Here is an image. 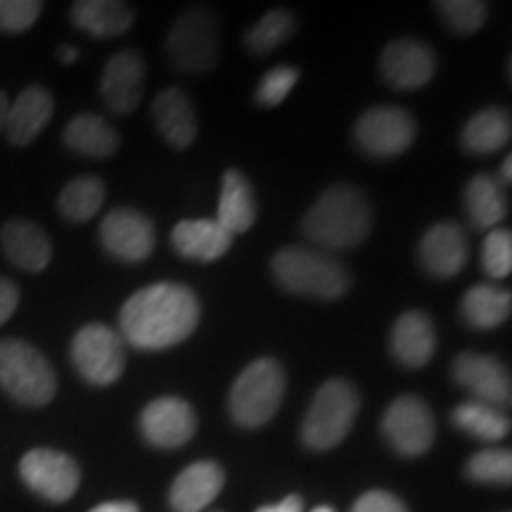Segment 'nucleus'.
Wrapping results in <instances>:
<instances>
[{
	"instance_id": "obj_8",
	"label": "nucleus",
	"mask_w": 512,
	"mask_h": 512,
	"mask_svg": "<svg viewBox=\"0 0 512 512\" xmlns=\"http://www.w3.org/2000/svg\"><path fill=\"white\" fill-rule=\"evenodd\" d=\"M72 363L88 384L110 387L124 375L126 342L102 323L83 325L72 339Z\"/></svg>"
},
{
	"instance_id": "obj_13",
	"label": "nucleus",
	"mask_w": 512,
	"mask_h": 512,
	"mask_svg": "<svg viewBox=\"0 0 512 512\" xmlns=\"http://www.w3.org/2000/svg\"><path fill=\"white\" fill-rule=\"evenodd\" d=\"M380 74L394 91H418L437 74V55L427 43L415 41V38H399L384 46Z\"/></svg>"
},
{
	"instance_id": "obj_43",
	"label": "nucleus",
	"mask_w": 512,
	"mask_h": 512,
	"mask_svg": "<svg viewBox=\"0 0 512 512\" xmlns=\"http://www.w3.org/2000/svg\"><path fill=\"white\" fill-rule=\"evenodd\" d=\"M8 107H10L8 95L0 91V136L5 133V117H8Z\"/></svg>"
},
{
	"instance_id": "obj_11",
	"label": "nucleus",
	"mask_w": 512,
	"mask_h": 512,
	"mask_svg": "<svg viewBox=\"0 0 512 512\" xmlns=\"http://www.w3.org/2000/svg\"><path fill=\"white\" fill-rule=\"evenodd\" d=\"M19 477L46 501L64 503L79 491L81 467L72 456L55 448H31L19 460Z\"/></svg>"
},
{
	"instance_id": "obj_29",
	"label": "nucleus",
	"mask_w": 512,
	"mask_h": 512,
	"mask_svg": "<svg viewBox=\"0 0 512 512\" xmlns=\"http://www.w3.org/2000/svg\"><path fill=\"white\" fill-rule=\"evenodd\" d=\"M512 294L508 287L475 285L460 302V316L472 330H496L510 318Z\"/></svg>"
},
{
	"instance_id": "obj_33",
	"label": "nucleus",
	"mask_w": 512,
	"mask_h": 512,
	"mask_svg": "<svg viewBox=\"0 0 512 512\" xmlns=\"http://www.w3.org/2000/svg\"><path fill=\"white\" fill-rule=\"evenodd\" d=\"M434 8L439 10L446 27L460 36L477 34L489 17V8L479 0H441V3H434Z\"/></svg>"
},
{
	"instance_id": "obj_25",
	"label": "nucleus",
	"mask_w": 512,
	"mask_h": 512,
	"mask_svg": "<svg viewBox=\"0 0 512 512\" xmlns=\"http://www.w3.org/2000/svg\"><path fill=\"white\" fill-rule=\"evenodd\" d=\"M72 22L93 38H117L131 31L136 12L117 0H79L72 5Z\"/></svg>"
},
{
	"instance_id": "obj_35",
	"label": "nucleus",
	"mask_w": 512,
	"mask_h": 512,
	"mask_svg": "<svg viewBox=\"0 0 512 512\" xmlns=\"http://www.w3.org/2000/svg\"><path fill=\"white\" fill-rule=\"evenodd\" d=\"M482 271L494 280L512 273V233L508 228H494L482 245Z\"/></svg>"
},
{
	"instance_id": "obj_12",
	"label": "nucleus",
	"mask_w": 512,
	"mask_h": 512,
	"mask_svg": "<svg viewBox=\"0 0 512 512\" xmlns=\"http://www.w3.org/2000/svg\"><path fill=\"white\" fill-rule=\"evenodd\" d=\"M100 242L107 254L124 264L150 259L157 247V230L150 216L131 207L112 209L100 223Z\"/></svg>"
},
{
	"instance_id": "obj_17",
	"label": "nucleus",
	"mask_w": 512,
	"mask_h": 512,
	"mask_svg": "<svg viewBox=\"0 0 512 512\" xmlns=\"http://www.w3.org/2000/svg\"><path fill=\"white\" fill-rule=\"evenodd\" d=\"M470 259V240L465 228L456 221H441L422 235L418 261L422 271L432 278H456Z\"/></svg>"
},
{
	"instance_id": "obj_26",
	"label": "nucleus",
	"mask_w": 512,
	"mask_h": 512,
	"mask_svg": "<svg viewBox=\"0 0 512 512\" xmlns=\"http://www.w3.org/2000/svg\"><path fill=\"white\" fill-rule=\"evenodd\" d=\"M463 207L467 219L477 230L498 228L505 216H508V195L505 185L489 174H477L465 185Z\"/></svg>"
},
{
	"instance_id": "obj_20",
	"label": "nucleus",
	"mask_w": 512,
	"mask_h": 512,
	"mask_svg": "<svg viewBox=\"0 0 512 512\" xmlns=\"http://www.w3.org/2000/svg\"><path fill=\"white\" fill-rule=\"evenodd\" d=\"M55 112V100L43 86H29L10 102L5 136L12 145L27 147L46 131Z\"/></svg>"
},
{
	"instance_id": "obj_22",
	"label": "nucleus",
	"mask_w": 512,
	"mask_h": 512,
	"mask_svg": "<svg viewBox=\"0 0 512 512\" xmlns=\"http://www.w3.org/2000/svg\"><path fill=\"white\" fill-rule=\"evenodd\" d=\"M152 119L157 133L176 150H185L197 138V112L188 93L171 86L152 102Z\"/></svg>"
},
{
	"instance_id": "obj_18",
	"label": "nucleus",
	"mask_w": 512,
	"mask_h": 512,
	"mask_svg": "<svg viewBox=\"0 0 512 512\" xmlns=\"http://www.w3.org/2000/svg\"><path fill=\"white\" fill-rule=\"evenodd\" d=\"M437 342V328L425 311H403L389 335V351L399 366L420 370L434 358Z\"/></svg>"
},
{
	"instance_id": "obj_2",
	"label": "nucleus",
	"mask_w": 512,
	"mask_h": 512,
	"mask_svg": "<svg viewBox=\"0 0 512 512\" xmlns=\"http://www.w3.org/2000/svg\"><path fill=\"white\" fill-rule=\"evenodd\" d=\"M373 228V207L361 188L349 183L332 185L313 202L302 221V233L325 249H354L363 245Z\"/></svg>"
},
{
	"instance_id": "obj_3",
	"label": "nucleus",
	"mask_w": 512,
	"mask_h": 512,
	"mask_svg": "<svg viewBox=\"0 0 512 512\" xmlns=\"http://www.w3.org/2000/svg\"><path fill=\"white\" fill-rule=\"evenodd\" d=\"M275 283L299 297L337 302L351 287V273L342 261L309 247H285L271 261Z\"/></svg>"
},
{
	"instance_id": "obj_15",
	"label": "nucleus",
	"mask_w": 512,
	"mask_h": 512,
	"mask_svg": "<svg viewBox=\"0 0 512 512\" xmlns=\"http://www.w3.org/2000/svg\"><path fill=\"white\" fill-rule=\"evenodd\" d=\"M453 380H456L472 399L501 408L512 399V384L508 368L496 356L482 351H463L453 361Z\"/></svg>"
},
{
	"instance_id": "obj_32",
	"label": "nucleus",
	"mask_w": 512,
	"mask_h": 512,
	"mask_svg": "<svg viewBox=\"0 0 512 512\" xmlns=\"http://www.w3.org/2000/svg\"><path fill=\"white\" fill-rule=\"evenodd\" d=\"M294 31H297V22L285 8L268 10L254 27H249L245 43L249 53L254 55H271L275 48L283 46L285 41H290Z\"/></svg>"
},
{
	"instance_id": "obj_7",
	"label": "nucleus",
	"mask_w": 512,
	"mask_h": 512,
	"mask_svg": "<svg viewBox=\"0 0 512 512\" xmlns=\"http://www.w3.org/2000/svg\"><path fill=\"white\" fill-rule=\"evenodd\" d=\"M219 19L207 8H190L166 36V55L185 74H209L219 62Z\"/></svg>"
},
{
	"instance_id": "obj_42",
	"label": "nucleus",
	"mask_w": 512,
	"mask_h": 512,
	"mask_svg": "<svg viewBox=\"0 0 512 512\" xmlns=\"http://www.w3.org/2000/svg\"><path fill=\"white\" fill-rule=\"evenodd\" d=\"M57 57H60L62 64H74L76 60H79V50H76L74 46H60V50H57Z\"/></svg>"
},
{
	"instance_id": "obj_21",
	"label": "nucleus",
	"mask_w": 512,
	"mask_h": 512,
	"mask_svg": "<svg viewBox=\"0 0 512 512\" xmlns=\"http://www.w3.org/2000/svg\"><path fill=\"white\" fill-rule=\"evenodd\" d=\"M223 482H226V475H223L221 465L211 463V460L192 463L171 484V508L174 512H202L219 498Z\"/></svg>"
},
{
	"instance_id": "obj_41",
	"label": "nucleus",
	"mask_w": 512,
	"mask_h": 512,
	"mask_svg": "<svg viewBox=\"0 0 512 512\" xmlns=\"http://www.w3.org/2000/svg\"><path fill=\"white\" fill-rule=\"evenodd\" d=\"M91 512H140V508L133 501H107L95 505Z\"/></svg>"
},
{
	"instance_id": "obj_4",
	"label": "nucleus",
	"mask_w": 512,
	"mask_h": 512,
	"mask_svg": "<svg viewBox=\"0 0 512 512\" xmlns=\"http://www.w3.org/2000/svg\"><path fill=\"white\" fill-rule=\"evenodd\" d=\"M287 392V373L283 363L261 356L238 375L228 394V413L238 427L256 430L278 413Z\"/></svg>"
},
{
	"instance_id": "obj_36",
	"label": "nucleus",
	"mask_w": 512,
	"mask_h": 512,
	"mask_svg": "<svg viewBox=\"0 0 512 512\" xmlns=\"http://www.w3.org/2000/svg\"><path fill=\"white\" fill-rule=\"evenodd\" d=\"M299 81V69L292 64H278L271 72L264 74V79L256 86V102L261 107H278L287 95L292 93V88Z\"/></svg>"
},
{
	"instance_id": "obj_19",
	"label": "nucleus",
	"mask_w": 512,
	"mask_h": 512,
	"mask_svg": "<svg viewBox=\"0 0 512 512\" xmlns=\"http://www.w3.org/2000/svg\"><path fill=\"white\" fill-rule=\"evenodd\" d=\"M0 249L12 266L27 273L46 271L53 259V245L46 230L29 219H10L3 223Z\"/></svg>"
},
{
	"instance_id": "obj_23",
	"label": "nucleus",
	"mask_w": 512,
	"mask_h": 512,
	"mask_svg": "<svg viewBox=\"0 0 512 512\" xmlns=\"http://www.w3.org/2000/svg\"><path fill=\"white\" fill-rule=\"evenodd\" d=\"M171 245L183 259L209 264L228 252L233 235L216 219H185L171 230Z\"/></svg>"
},
{
	"instance_id": "obj_34",
	"label": "nucleus",
	"mask_w": 512,
	"mask_h": 512,
	"mask_svg": "<svg viewBox=\"0 0 512 512\" xmlns=\"http://www.w3.org/2000/svg\"><path fill=\"white\" fill-rule=\"evenodd\" d=\"M465 472L477 484H510L512 453L508 448H484L470 458Z\"/></svg>"
},
{
	"instance_id": "obj_38",
	"label": "nucleus",
	"mask_w": 512,
	"mask_h": 512,
	"mask_svg": "<svg viewBox=\"0 0 512 512\" xmlns=\"http://www.w3.org/2000/svg\"><path fill=\"white\" fill-rule=\"evenodd\" d=\"M351 512H408L406 505H403L401 498H396L389 491H368L354 503Z\"/></svg>"
},
{
	"instance_id": "obj_5",
	"label": "nucleus",
	"mask_w": 512,
	"mask_h": 512,
	"mask_svg": "<svg viewBox=\"0 0 512 512\" xmlns=\"http://www.w3.org/2000/svg\"><path fill=\"white\" fill-rule=\"evenodd\" d=\"M0 389L24 408H43L57 394L53 363L29 342L0 339Z\"/></svg>"
},
{
	"instance_id": "obj_6",
	"label": "nucleus",
	"mask_w": 512,
	"mask_h": 512,
	"mask_svg": "<svg viewBox=\"0 0 512 512\" xmlns=\"http://www.w3.org/2000/svg\"><path fill=\"white\" fill-rule=\"evenodd\" d=\"M361 411L358 389L344 377L320 384L302 422V441L309 451H330L347 439Z\"/></svg>"
},
{
	"instance_id": "obj_1",
	"label": "nucleus",
	"mask_w": 512,
	"mask_h": 512,
	"mask_svg": "<svg viewBox=\"0 0 512 512\" xmlns=\"http://www.w3.org/2000/svg\"><path fill=\"white\" fill-rule=\"evenodd\" d=\"M200 316V299L190 287L155 283L131 294L121 306L119 335L133 349L166 351L197 330Z\"/></svg>"
},
{
	"instance_id": "obj_40",
	"label": "nucleus",
	"mask_w": 512,
	"mask_h": 512,
	"mask_svg": "<svg viewBox=\"0 0 512 512\" xmlns=\"http://www.w3.org/2000/svg\"><path fill=\"white\" fill-rule=\"evenodd\" d=\"M304 510V501L302 496H287L285 501L280 503H273V505H264V508H259L256 512H302Z\"/></svg>"
},
{
	"instance_id": "obj_45",
	"label": "nucleus",
	"mask_w": 512,
	"mask_h": 512,
	"mask_svg": "<svg viewBox=\"0 0 512 512\" xmlns=\"http://www.w3.org/2000/svg\"><path fill=\"white\" fill-rule=\"evenodd\" d=\"M311 512H335L330 508V505H318V508H313Z\"/></svg>"
},
{
	"instance_id": "obj_16",
	"label": "nucleus",
	"mask_w": 512,
	"mask_h": 512,
	"mask_svg": "<svg viewBox=\"0 0 512 512\" xmlns=\"http://www.w3.org/2000/svg\"><path fill=\"white\" fill-rule=\"evenodd\" d=\"M145 93V60L138 50H119L105 64L100 79V98L107 110L119 114H131L138 110Z\"/></svg>"
},
{
	"instance_id": "obj_27",
	"label": "nucleus",
	"mask_w": 512,
	"mask_h": 512,
	"mask_svg": "<svg viewBox=\"0 0 512 512\" xmlns=\"http://www.w3.org/2000/svg\"><path fill=\"white\" fill-rule=\"evenodd\" d=\"M216 221L228 230L230 235L247 233L256 223V197L252 183L238 169H228L223 176L221 197H219V214Z\"/></svg>"
},
{
	"instance_id": "obj_10",
	"label": "nucleus",
	"mask_w": 512,
	"mask_h": 512,
	"mask_svg": "<svg viewBox=\"0 0 512 512\" xmlns=\"http://www.w3.org/2000/svg\"><path fill=\"white\" fill-rule=\"evenodd\" d=\"M382 434L399 456L418 458L427 453L437 437L434 415L415 394H403L389 403L382 418Z\"/></svg>"
},
{
	"instance_id": "obj_44",
	"label": "nucleus",
	"mask_w": 512,
	"mask_h": 512,
	"mask_svg": "<svg viewBox=\"0 0 512 512\" xmlns=\"http://www.w3.org/2000/svg\"><path fill=\"white\" fill-rule=\"evenodd\" d=\"M510 181H512V157L508 155L501 164V183L510 185Z\"/></svg>"
},
{
	"instance_id": "obj_14",
	"label": "nucleus",
	"mask_w": 512,
	"mask_h": 512,
	"mask_svg": "<svg viewBox=\"0 0 512 512\" xmlns=\"http://www.w3.org/2000/svg\"><path fill=\"white\" fill-rule=\"evenodd\" d=\"M140 432L155 448H181L195 437V408L178 396H159L140 413Z\"/></svg>"
},
{
	"instance_id": "obj_9",
	"label": "nucleus",
	"mask_w": 512,
	"mask_h": 512,
	"mask_svg": "<svg viewBox=\"0 0 512 512\" xmlns=\"http://www.w3.org/2000/svg\"><path fill=\"white\" fill-rule=\"evenodd\" d=\"M415 131L418 126L411 112L394 105H377L356 121L354 143L368 157L392 159L413 145Z\"/></svg>"
},
{
	"instance_id": "obj_39",
	"label": "nucleus",
	"mask_w": 512,
	"mask_h": 512,
	"mask_svg": "<svg viewBox=\"0 0 512 512\" xmlns=\"http://www.w3.org/2000/svg\"><path fill=\"white\" fill-rule=\"evenodd\" d=\"M19 297H22V294H19L15 280L0 275V325H5L12 316H15Z\"/></svg>"
},
{
	"instance_id": "obj_24",
	"label": "nucleus",
	"mask_w": 512,
	"mask_h": 512,
	"mask_svg": "<svg viewBox=\"0 0 512 512\" xmlns=\"http://www.w3.org/2000/svg\"><path fill=\"white\" fill-rule=\"evenodd\" d=\"M62 140L69 150L76 152V155L91 159L112 157L121 145L117 128H114L110 121L102 119L100 114L93 112L76 114V117L67 124V128H64Z\"/></svg>"
},
{
	"instance_id": "obj_30",
	"label": "nucleus",
	"mask_w": 512,
	"mask_h": 512,
	"mask_svg": "<svg viewBox=\"0 0 512 512\" xmlns=\"http://www.w3.org/2000/svg\"><path fill=\"white\" fill-rule=\"evenodd\" d=\"M451 420L460 432L470 434V437H475L479 441H489V444L503 441L510 434L508 415H505L498 406H489V403L475 399L458 403V406L453 408Z\"/></svg>"
},
{
	"instance_id": "obj_37",
	"label": "nucleus",
	"mask_w": 512,
	"mask_h": 512,
	"mask_svg": "<svg viewBox=\"0 0 512 512\" xmlns=\"http://www.w3.org/2000/svg\"><path fill=\"white\" fill-rule=\"evenodd\" d=\"M43 12L38 0H0V31L3 34H27Z\"/></svg>"
},
{
	"instance_id": "obj_28",
	"label": "nucleus",
	"mask_w": 512,
	"mask_h": 512,
	"mask_svg": "<svg viewBox=\"0 0 512 512\" xmlns=\"http://www.w3.org/2000/svg\"><path fill=\"white\" fill-rule=\"evenodd\" d=\"M512 136V121L508 110L503 107H486V110L477 112L460 133V145L470 155L484 157L501 152L505 145L510 143Z\"/></svg>"
},
{
	"instance_id": "obj_31",
	"label": "nucleus",
	"mask_w": 512,
	"mask_h": 512,
	"mask_svg": "<svg viewBox=\"0 0 512 512\" xmlns=\"http://www.w3.org/2000/svg\"><path fill=\"white\" fill-rule=\"evenodd\" d=\"M105 195L107 188L102 178L91 174L79 176L64 185L60 197H57V209H60V214L67 221L86 223L102 209Z\"/></svg>"
}]
</instances>
